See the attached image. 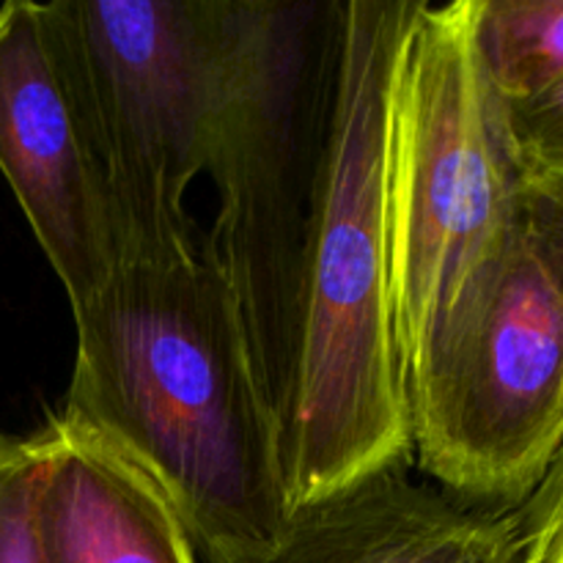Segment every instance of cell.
Wrapping results in <instances>:
<instances>
[{
	"mask_svg": "<svg viewBox=\"0 0 563 563\" xmlns=\"http://www.w3.org/2000/svg\"><path fill=\"white\" fill-rule=\"evenodd\" d=\"M71 317L60 412L159 484L201 563L273 550L291 517L278 423L207 242L115 262Z\"/></svg>",
	"mask_w": 563,
	"mask_h": 563,
	"instance_id": "obj_1",
	"label": "cell"
},
{
	"mask_svg": "<svg viewBox=\"0 0 563 563\" xmlns=\"http://www.w3.org/2000/svg\"><path fill=\"white\" fill-rule=\"evenodd\" d=\"M421 0L339 3L333 97L278 416L289 511L412 465L385 163L396 58Z\"/></svg>",
	"mask_w": 563,
	"mask_h": 563,
	"instance_id": "obj_2",
	"label": "cell"
},
{
	"mask_svg": "<svg viewBox=\"0 0 563 563\" xmlns=\"http://www.w3.org/2000/svg\"><path fill=\"white\" fill-rule=\"evenodd\" d=\"M339 3L229 0L203 170L218 190L207 251L278 423L302 256L333 97Z\"/></svg>",
	"mask_w": 563,
	"mask_h": 563,
	"instance_id": "obj_3",
	"label": "cell"
},
{
	"mask_svg": "<svg viewBox=\"0 0 563 563\" xmlns=\"http://www.w3.org/2000/svg\"><path fill=\"white\" fill-rule=\"evenodd\" d=\"M407 405L412 462L451 498L511 511L537 487L563 443V187H522Z\"/></svg>",
	"mask_w": 563,
	"mask_h": 563,
	"instance_id": "obj_4",
	"label": "cell"
},
{
	"mask_svg": "<svg viewBox=\"0 0 563 563\" xmlns=\"http://www.w3.org/2000/svg\"><path fill=\"white\" fill-rule=\"evenodd\" d=\"M522 187L504 102L478 49V0H421L396 58L385 163L405 388L498 251Z\"/></svg>",
	"mask_w": 563,
	"mask_h": 563,
	"instance_id": "obj_5",
	"label": "cell"
},
{
	"mask_svg": "<svg viewBox=\"0 0 563 563\" xmlns=\"http://www.w3.org/2000/svg\"><path fill=\"white\" fill-rule=\"evenodd\" d=\"M42 5L108 209L115 262L196 247L187 190L203 174L229 0Z\"/></svg>",
	"mask_w": 563,
	"mask_h": 563,
	"instance_id": "obj_6",
	"label": "cell"
},
{
	"mask_svg": "<svg viewBox=\"0 0 563 563\" xmlns=\"http://www.w3.org/2000/svg\"><path fill=\"white\" fill-rule=\"evenodd\" d=\"M0 174L77 308L115 264L113 231L44 5L0 9Z\"/></svg>",
	"mask_w": 563,
	"mask_h": 563,
	"instance_id": "obj_7",
	"label": "cell"
},
{
	"mask_svg": "<svg viewBox=\"0 0 563 563\" xmlns=\"http://www.w3.org/2000/svg\"><path fill=\"white\" fill-rule=\"evenodd\" d=\"M236 563H520L515 520L388 467L291 511L273 550Z\"/></svg>",
	"mask_w": 563,
	"mask_h": 563,
	"instance_id": "obj_8",
	"label": "cell"
},
{
	"mask_svg": "<svg viewBox=\"0 0 563 563\" xmlns=\"http://www.w3.org/2000/svg\"><path fill=\"white\" fill-rule=\"evenodd\" d=\"M42 432V563H201L168 495L130 454L66 412Z\"/></svg>",
	"mask_w": 563,
	"mask_h": 563,
	"instance_id": "obj_9",
	"label": "cell"
},
{
	"mask_svg": "<svg viewBox=\"0 0 563 563\" xmlns=\"http://www.w3.org/2000/svg\"><path fill=\"white\" fill-rule=\"evenodd\" d=\"M478 49L500 102L563 80V0H478Z\"/></svg>",
	"mask_w": 563,
	"mask_h": 563,
	"instance_id": "obj_10",
	"label": "cell"
},
{
	"mask_svg": "<svg viewBox=\"0 0 563 563\" xmlns=\"http://www.w3.org/2000/svg\"><path fill=\"white\" fill-rule=\"evenodd\" d=\"M44 465V432L0 434V563H42L38 489Z\"/></svg>",
	"mask_w": 563,
	"mask_h": 563,
	"instance_id": "obj_11",
	"label": "cell"
},
{
	"mask_svg": "<svg viewBox=\"0 0 563 563\" xmlns=\"http://www.w3.org/2000/svg\"><path fill=\"white\" fill-rule=\"evenodd\" d=\"M522 185L563 187V80L522 102H504Z\"/></svg>",
	"mask_w": 563,
	"mask_h": 563,
	"instance_id": "obj_12",
	"label": "cell"
},
{
	"mask_svg": "<svg viewBox=\"0 0 563 563\" xmlns=\"http://www.w3.org/2000/svg\"><path fill=\"white\" fill-rule=\"evenodd\" d=\"M509 515L520 563H563V443L537 487Z\"/></svg>",
	"mask_w": 563,
	"mask_h": 563,
	"instance_id": "obj_13",
	"label": "cell"
}]
</instances>
